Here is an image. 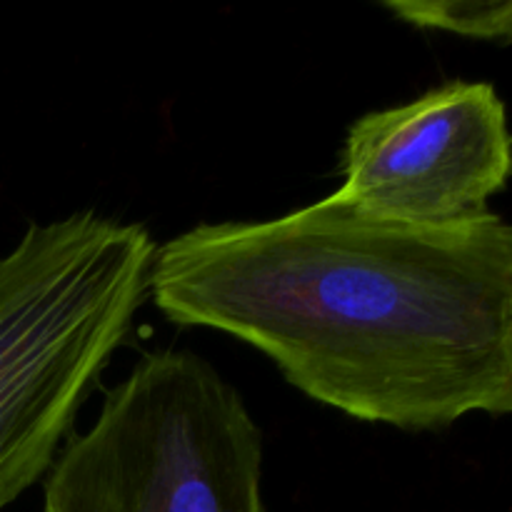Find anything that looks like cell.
<instances>
[{"label":"cell","mask_w":512,"mask_h":512,"mask_svg":"<svg viewBox=\"0 0 512 512\" xmlns=\"http://www.w3.org/2000/svg\"><path fill=\"white\" fill-rule=\"evenodd\" d=\"M510 170L512 138L498 88L450 80L360 115L340 148L335 195L378 218L443 225L485 213Z\"/></svg>","instance_id":"277c9868"},{"label":"cell","mask_w":512,"mask_h":512,"mask_svg":"<svg viewBox=\"0 0 512 512\" xmlns=\"http://www.w3.org/2000/svg\"><path fill=\"white\" fill-rule=\"evenodd\" d=\"M148 295L360 423L433 433L512 410V230L490 210L413 225L333 193L203 223L155 248Z\"/></svg>","instance_id":"6da1fadb"},{"label":"cell","mask_w":512,"mask_h":512,"mask_svg":"<svg viewBox=\"0 0 512 512\" xmlns=\"http://www.w3.org/2000/svg\"><path fill=\"white\" fill-rule=\"evenodd\" d=\"M383 5L398 20L423 30H443L490 43H508L512 35L508 0H385Z\"/></svg>","instance_id":"5b68a950"},{"label":"cell","mask_w":512,"mask_h":512,"mask_svg":"<svg viewBox=\"0 0 512 512\" xmlns=\"http://www.w3.org/2000/svg\"><path fill=\"white\" fill-rule=\"evenodd\" d=\"M143 223L78 210L0 255V512L58 458L85 395L148 295Z\"/></svg>","instance_id":"7a4b0ae2"},{"label":"cell","mask_w":512,"mask_h":512,"mask_svg":"<svg viewBox=\"0 0 512 512\" xmlns=\"http://www.w3.org/2000/svg\"><path fill=\"white\" fill-rule=\"evenodd\" d=\"M263 433L193 350H153L45 475L43 512H268Z\"/></svg>","instance_id":"3957f363"}]
</instances>
